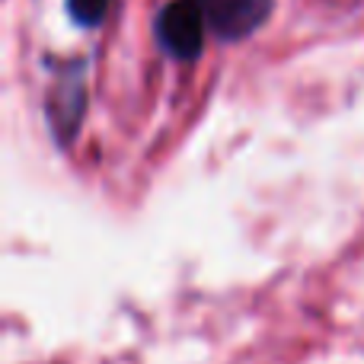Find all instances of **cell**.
<instances>
[{"label": "cell", "mask_w": 364, "mask_h": 364, "mask_svg": "<svg viewBox=\"0 0 364 364\" xmlns=\"http://www.w3.org/2000/svg\"><path fill=\"white\" fill-rule=\"evenodd\" d=\"M208 26L224 42H240L262 29L275 10V0H201Z\"/></svg>", "instance_id": "cell-2"}, {"label": "cell", "mask_w": 364, "mask_h": 364, "mask_svg": "<svg viewBox=\"0 0 364 364\" xmlns=\"http://www.w3.org/2000/svg\"><path fill=\"white\" fill-rule=\"evenodd\" d=\"M157 42L176 61H195L205 48V29L208 16L201 0H170L157 13Z\"/></svg>", "instance_id": "cell-1"}, {"label": "cell", "mask_w": 364, "mask_h": 364, "mask_svg": "<svg viewBox=\"0 0 364 364\" xmlns=\"http://www.w3.org/2000/svg\"><path fill=\"white\" fill-rule=\"evenodd\" d=\"M109 10H112V0H68L70 19H74L77 26H83V29L100 26L102 19L109 16Z\"/></svg>", "instance_id": "cell-3"}]
</instances>
